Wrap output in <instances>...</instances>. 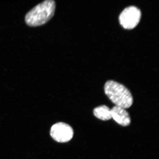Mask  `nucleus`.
I'll use <instances>...</instances> for the list:
<instances>
[{
	"mask_svg": "<svg viewBox=\"0 0 159 159\" xmlns=\"http://www.w3.org/2000/svg\"><path fill=\"white\" fill-rule=\"evenodd\" d=\"M56 8L55 2L46 0L40 3L26 15L25 21L29 26L35 27L45 24L54 16Z\"/></svg>",
	"mask_w": 159,
	"mask_h": 159,
	"instance_id": "nucleus-1",
	"label": "nucleus"
},
{
	"mask_svg": "<svg viewBox=\"0 0 159 159\" xmlns=\"http://www.w3.org/2000/svg\"><path fill=\"white\" fill-rule=\"evenodd\" d=\"M104 89L105 94L115 106L125 109L132 106V95L124 85L114 81L109 80L105 83Z\"/></svg>",
	"mask_w": 159,
	"mask_h": 159,
	"instance_id": "nucleus-2",
	"label": "nucleus"
},
{
	"mask_svg": "<svg viewBox=\"0 0 159 159\" xmlns=\"http://www.w3.org/2000/svg\"><path fill=\"white\" fill-rule=\"evenodd\" d=\"M141 11L134 6H130L124 10L119 16L120 25L126 29H132L138 24L141 17Z\"/></svg>",
	"mask_w": 159,
	"mask_h": 159,
	"instance_id": "nucleus-3",
	"label": "nucleus"
},
{
	"mask_svg": "<svg viewBox=\"0 0 159 159\" xmlns=\"http://www.w3.org/2000/svg\"><path fill=\"white\" fill-rule=\"evenodd\" d=\"M74 132L69 125L64 123H57L52 127L50 134L52 138L57 142L66 143L72 138Z\"/></svg>",
	"mask_w": 159,
	"mask_h": 159,
	"instance_id": "nucleus-4",
	"label": "nucleus"
},
{
	"mask_svg": "<svg viewBox=\"0 0 159 159\" xmlns=\"http://www.w3.org/2000/svg\"><path fill=\"white\" fill-rule=\"evenodd\" d=\"M112 118L123 126H127L130 124L131 119L129 113L125 109L115 106L111 109Z\"/></svg>",
	"mask_w": 159,
	"mask_h": 159,
	"instance_id": "nucleus-5",
	"label": "nucleus"
},
{
	"mask_svg": "<svg viewBox=\"0 0 159 159\" xmlns=\"http://www.w3.org/2000/svg\"><path fill=\"white\" fill-rule=\"evenodd\" d=\"M93 114L97 118L102 120H108L112 118L111 109L105 105H101L94 108Z\"/></svg>",
	"mask_w": 159,
	"mask_h": 159,
	"instance_id": "nucleus-6",
	"label": "nucleus"
}]
</instances>
